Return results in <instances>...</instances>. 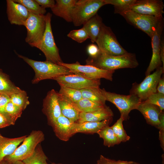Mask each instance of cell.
<instances>
[{"label": "cell", "instance_id": "obj_1", "mask_svg": "<svg viewBox=\"0 0 164 164\" xmlns=\"http://www.w3.org/2000/svg\"><path fill=\"white\" fill-rule=\"evenodd\" d=\"M86 65L108 70L125 68H134L139 65L135 54L128 52L119 56L107 54L100 50L95 57L86 60Z\"/></svg>", "mask_w": 164, "mask_h": 164}, {"label": "cell", "instance_id": "obj_2", "mask_svg": "<svg viewBox=\"0 0 164 164\" xmlns=\"http://www.w3.org/2000/svg\"><path fill=\"white\" fill-rule=\"evenodd\" d=\"M33 69L35 76L32 81V84L47 79H53L59 76L73 74L67 68L50 61H37L26 57L17 54Z\"/></svg>", "mask_w": 164, "mask_h": 164}, {"label": "cell", "instance_id": "obj_3", "mask_svg": "<svg viewBox=\"0 0 164 164\" xmlns=\"http://www.w3.org/2000/svg\"><path fill=\"white\" fill-rule=\"evenodd\" d=\"M44 139V135L43 132L40 130L32 131L12 154L6 156L3 160L7 164L17 161H22L31 156L37 145Z\"/></svg>", "mask_w": 164, "mask_h": 164}, {"label": "cell", "instance_id": "obj_4", "mask_svg": "<svg viewBox=\"0 0 164 164\" xmlns=\"http://www.w3.org/2000/svg\"><path fill=\"white\" fill-rule=\"evenodd\" d=\"M105 5L104 0H79L72 10V22L75 26L83 25Z\"/></svg>", "mask_w": 164, "mask_h": 164}, {"label": "cell", "instance_id": "obj_5", "mask_svg": "<svg viewBox=\"0 0 164 164\" xmlns=\"http://www.w3.org/2000/svg\"><path fill=\"white\" fill-rule=\"evenodd\" d=\"M101 94L106 101L114 104L119 110L121 116L126 121L129 119L130 112L136 109L138 106L142 102L135 95L130 94L124 95L106 91L104 89H100Z\"/></svg>", "mask_w": 164, "mask_h": 164}, {"label": "cell", "instance_id": "obj_6", "mask_svg": "<svg viewBox=\"0 0 164 164\" xmlns=\"http://www.w3.org/2000/svg\"><path fill=\"white\" fill-rule=\"evenodd\" d=\"M46 25V15H37L30 13L24 26L27 31L25 41L31 46L39 49Z\"/></svg>", "mask_w": 164, "mask_h": 164}, {"label": "cell", "instance_id": "obj_7", "mask_svg": "<svg viewBox=\"0 0 164 164\" xmlns=\"http://www.w3.org/2000/svg\"><path fill=\"white\" fill-rule=\"evenodd\" d=\"M95 42L100 51L109 55L119 56L128 53L118 42L111 28L103 23Z\"/></svg>", "mask_w": 164, "mask_h": 164}, {"label": "cell", "instance_id": "obj_8", "mask_svg": "<svg viewBox=\"0 0 164 164\" xmlns=\"http://www.w3.org/2000/svg\"><path fill=\"white\" fill-rule=\"evenodd\" d=\"M120 14L129 23L144 32L151 38L159 23L163 19L139 14L130 9Z\"/></svg>", "mask_w": 164, "mask_h": 164}, {"label": "cell", "instance_id": "obj_9", "mask_svg": "<svg viewBox=\"0 0 164 164\" xmlns=\"http://www.w3.org/2000/svg\"><path fill=\"white\" fill-rule=\"evenodd\" d=\"M52 15L50 12L46 15V28L39 49L44 54L46 61L58 65L63 62L54 39L51 23Z\"/></svg>", "mask_w": 164, "mask_h": 164}, {"label": "cell", "instance_id": "obj_10", "mask_svg": "<svg viewBox=\"0 0 164 164\" xmlns=\"http://www.w3.org/2000/svg\"><path fill=\"white\" fill-rule=\"evenodd\" d=\"M164 71V68L159 67L153 73L146 76L140 83L133 84L130 94L135 95L142 101H145L150 95L157 92L158 82Z\"/></svg>", "mask_w": 164, "mask_h": 164}, {"label": "cell", "instance_id": "obj_11", "mask_svg": "<svg viewBox=\"0 0 164 164\" xmlns=\"http://www.w3.org/2000/svg\"><path fill=\"white\" fill-rule=\"evenodd\" d=\"M58 65L68 68L73 74L90 80H100L104 78L111 81L114 70H108L98 68L91 65H82L77 62L73 63H68L63 62Z\"/></svg>", "mask_w": 164, "mask_h": 164}, {"label": "cell", "instance_id": "obj_12", "mask_svg": "<svg viewBox=\"0 0 164 164\" xmlns=\"http://www.w3.org/2000/svg\"><path fill=\"white\" fill-rule=\"evenodd\" d=\"M60 85L77 90L90 87H99L100 80H90L73 74L63 75L54 78Z\"/></svg>", "mask_w": 164, "mask_h": 164}, {"label": "cell", "instance_id": "obj_13", "mask_svg": "<svg viewBox=\"0 0 164 164\" xmlns=\"http://www.w3.org/2000/svg\"><path fill=\"white\" fill-rule=\"evenodd\" d=\"M164 5L161 0H140L136 1L130 10L142 14L153 16L163 19Z\"/></svg>", "mask_w": 164, "mask_h": 164}, {"label": "cell", "instance_id": "obj_14", "mask_svg": "<svg viewBox=\"0 0 164 164\" xmlns=\"http://www.w3.org/2000/svg\"><path fill=\"white\" fill-rule=\"evenodd\" d=\"M42 111L46 115L48 124L52 127L61 114L57 92L54 89L49 91L44 99Z\"/></svg>", "mask_w": 164, "mask_h": 164}, {"label": "cell", "instance_id": "obj_15", "mask_svg": "<svg viewBox=\"0 0 164 164\" xmlns=\"http://www.w3.org/2000/svg\"><path fill=\"white\" fill-rule=\"evenodd\" d=\"M164 26L163 19L159 23L153 34L151 38L152 49V58L146 70V76L150 74L155 69L160 67L162 62L160 56L161 36Z\"/></svg>", "mask_w": 164, "mask_h": 164}, {"label": "cell", "instance_id": "obj_16", "mask_svg": "<svg viewBox=\"0 0 164 164\" xmlns=\"http://www.w3.org/2000/svg\"><path fill=\"white\" fill-rule=\"evenodd\" d=\"M6 3V12L10 23L24 26L30 12L23 5L14 0H7Z\"/></svg>", "mask_w": 164, "mask_h": 164}, {"label": "cell", "instance_id": "obj_17", "mask_svg": "<svg viewBox=\"0 0 164 164\" xmlns=\"http://www.w3.org/2000/svg\"><path fill=\"white\" fill-rule=\"evenodd\" d=\"M57 97L61 114L71 121L77 122L81 112L75 103L64 95L58 92Z\"/></svg>", "mask_w": 164, "mask_h": 164}, {"label": "cell", "instance_id": "obj_18", "mask_svg": "<svg viewBox=\"0 0 164 164\" xmlns=\"http://www.w3.org/2000/svg\"><path fill=\"white\" fill-rule=\"evenodd\" d=\"M74 123L61 114L52 127L56 136L62 141H68L73 135L72 127Z\"/></svg>", "mask_w": 164, "mask_h": 164}, {"label": "cell", "instance_id": "obj_19", "mask_svg": "<svg viewBox=\"0 0 164 164\" xmlns=\"http://www.w3.org/2000/svg\"><path fill=\"white\" fill-rule=\"evenodd\" d=\"M136 109L142 114L148 124L158 128L160 123L159 116L161 112L158 106L143 101Z\"/></svg>", "mask_w": 164, "mask_h": 164}, {"label": "cell", "instance_id": "obj_20", "mask_svg": "<svg viewBox=\"0 0 164 164\" xmlns=\"http://www.w3.org/2000/svg\"><path fill=\"white\" fill-rule=\"evenodd\" d=\"M112 118L98 122H74L72 127V134L79 132L97 133L105 126L108 125L112 121Z\"/></svg>", "mask_w": 164, "mask_h": 164}, {"label": "cell", "instance_id": "obj_21", "mask_svg": "<svg viewBox=\"0 0 164 164\" xmlns=\"http://www.w3.org/2000/svg\"><path fill=\"white\" fill-rule=\"evenodd\" d=\"M77 0H56L54 6L51 9L53 13L68 22H72L71 13Z\"/></svg>", "mask_w": 164, "mask_h": 164}, {"label": "cell", "instance_id": "obj_22", "mask_svg": "<svg viewBox=\"0 0 164 164\" xmlns=\"http://www.w3.org/2000/svg\"><path fill=\"white\" fill-rule=\"evenodd\" d=\"M113 112L109 108H105L98 111L91 112H80L77 123L84 122H98L112 118Z\"/></svg>", "mask_w": 164, "mask_h": 164}, {"label": "cell", "instance_id": "obj_23", "mask_svg": "<svg viewBox=\"0 0 164 164\" xmlns=\"http://www.w3.org/2000/svg\"><path fill=\"white\" fill-rule=\"evenodd\" d=\"M27 135L10 138L3 136L0 137V162L6 156L12 154Z\"/></svg>", "mask_w": 164, "mask_h": 164}, {"label": "cell", "instance_id": "obj_24", "mask_svg": "<svg viewBox=\"0 0 164 164\" xmlns=\"http://www.w3.org/2000/svg\"><path fill=\"white\" fill-rule=\"evenodd\" d=\"M103 23L102 18L97 13L83 25L92 43L95 42Z\"/></svg>", "mask_w": 164, "mask_h": 164}, {"label": "cell", "instance_id": "obj_25", "mask_svg": "<svg viewBox=\"0 0 164 164\" xmlns=\"http://www.w3.org/2000/svg\"><path fill=\"white\" fill-rule=\"evenodd\" d=\"M22 91L16 86L10 80L9 76L0 69V93L10 96Z\"/></svg>", "mask_w": 164, "mask_h": 164}, {"label": "cell", "instance_id": "obj_26", "mask_svg": "<svg viewBox=\"0 0 164 164\" xmlns=\"http://www.w3.org/2000/svg\"><path fill=\"white\" fill-rule=\"evenodd\" d=\"M97 134L103 139L104 146L112 147L121 143L109 125L104 127Z\"/></svg>", "mask_w": 164, "mask_h": 164}, {"label": "cell", "instance_id": "obj_27", "mask_svg": "<svg viewBox=\"0 0 164 164\" xmlns=\"http://www.w3.org/2000/svg\"><path fill=\"white\" fill-rule=\"evenodd\" d=\"M75 103L81 112H93L101 110L107 106L105 104L83 98Z\"/></svg>", "mask_w": 164, "mask_h": 164}, {"label": "cell", "instance_id": "obj_28", "mask_svg": "<svg viewBox=\"0 0 164 164\" xmlns=\"http://www.w3.org/2000/svg\"><path fill=\"white\" fill-rule=\"evenodd\" d=\"M47 157L44 153L40 144L36 146L33 154L23 160L24 164H48Z\"/></svg>", "mask_w": 164, "mask_h": 164}, {"label": "cell", "instance_id": "obj_29", "mask_svg": "<svg viewBox=\"0 0 164 164\" xmlns=\"http://www.w3.org/2000/svg\"><path fill=\"white\" fill-rule=\"evenodd\" d=\"M99 87H90L80 90L82 98L105 104L106 100L101 94Z\"/></svg>", "mask_w": 164, "mask_h": 164}, {"label": "cell", "instance_id": "obj_30", "mask_svg": "<svg viewBox=\"0 0 164 164\" xmlns=\"http://www.w3.org/2000/svg\"><path fill=\"white\" fill-rule=\"evenodd\" d=\"M136 0H104L105 4L114 5L115 13L120 14L129 10Z\"/></svg>", "mask_w": 164, "mask_h": 164}, {"label": "cell", "instance_id": "obj_31", "mask_svg": "<svg viewBox=\"0 0 164 164\" xmlns=\"http://www.w3.org/2000/svg\"><path fill=\"white\" fill-rule=\"evenodd\" d=\"M23 111L9 101L6 104L5 108L4 115L11 124H15L17 119L20 117Z\"/></svg>", "mask_w": 164, "mask_h": 164}, {"label": "cell", "instance_id": "obj_32", "mask_svg": "<svg viewBox=\"0 0 164 164\" xmlns=\"http://www.w3.org/2000/svg\"><path fill=\"white\" fill-rule=\"evenodd\" d=\"M25 7L31 13L37 15H45L46 9L41 7L35 0H14Z\"/></svg>", "mask_w": 164, "mask_h": 164}, {"label": "cell", "instance_id": "obj_33", "mask_svg": "<svg viewBox=\"0 0 164 164\" xmlns=\"http://www.w3.org/2000/svg\"><path fill=\"white\" fill-rule=\"evenodd\" d=\"M9 96L10 101L15 105L24 110L29 104L26 92L22 90V91L12 94Z\"/></svg>", "mask_w": 164, "mask_h": 164}, {"label": "cell", "instance_id": "obj_34", "mask_svg": "<svg viewBox=\"0 0 164 164\" xmlns=\"http://www.w3.org/2000/svg\"><path fill=\"white\" fill-rule=\"evenodd\" d=\"M124 119L121 117L111 127L118 139L121 142H125L129 140L130 137L127 135L124 130L123 122Z\"/></svg>", "mask_w": 164, "mask_h": 164}, {"label": "cell", "instance_id": "obj_35", "mask_svg": "<svg viewBox=\"0 0 164 164\" xmlns=\"http://www.w3.org/2000/svg\"><path fill=\"white\" fill-rule=\"evenodd\" d=\"M59 93L62 94L72 101L76 103L82 99L81 93L79 90L60 85Z\"/></svg>", "mask_w": 164, "mask_h": 164}, {"label": "cell", "instance_id": "obj_36", "mask_svg": "<svg viewBox=\"0 0 164 164\" xmlns=\"http://www.w3.org/2000/svg\"><path fill=\"white\" fill-rule=\"evenodd\" d=\"M67 36L80 43L84 42L89 38L87 32L83 27L78 29L71 30L67 34Z\"/></svg>", "mask_w": 164, "mask_h": 164}, {"label": "cell", "instance_id": "obj_37", "mask_svg": "<svg viewBox=\"0 0 164 164\" xmlns=\"http://www.w3.org/2000/svg\"><path fill=\"white\" fill-rule=\"evenodd\" d=\"M144 102L158 106L161 112L164 109V94L158 92L153 93L150 95Z\"/></svg>", "mask_w": 164, "mask_h": 164}, {"label": "cell", "instance_id": "obj_38", "mask_svg": "<svg viewBox=\"0 0 164 164\" xmlns=\"http://www.w3.org/2000/svg\"><path fill=\"white\" fill-rule=\"evenodd\" d=\"M160 122L158 127L159 130V139L161 145L164 150V114L163 111L161 112L159 116Z\"/></svg>", "mask_w": 164, "mask_h": 164}, {"label": "cell", "instance_id": "obj_39", "mask_svg": "<svg viewBox=\"0 0 164 164\" xmlns=\"http://www.w3.org/2000/svg\"><path fill=\"white\" fill-rule=\"evenodd\" d=\"M9 101L10 98L9 95L0 93V113L4 114L5 107Z\"/></svg>", "mask_w": 164, "mask_h": 164}, {"label": "cell", "instance_id": "obj_40", "mask_svg": "<svg viewBox=\"0 0 164 164\" xmlns=\"http://www.w3.org/2000/svg\"><path fill=\"white\" fill-rule=\"evenodd\" d=\"M87 51L90 57L94 58L96 57L98 54L100 50L97 46L92 44L89 45L87 48Z\"/></svg>", "mask_w": 164, "mask_h": 164}, {"label": "cell", "instance_id": "obj_41", "mask_svg": "<svg viewBox=\"0 0 164 164\" xmlns=\"http://www.w3.org/2000/svg\"><path fill=\"white\" fill-rule=\"evenodd\" d=\"M38 4L42 8L46 9L53 8L55 4V2L53 0H35Z\"/></svg>", "mask_w": 164, "mask_h": 164}, {"label": "cell", "instance_id": "obj_42", "mask_svg": "<svg viewBox=\"0 0 164 164\" xmlns=\"http://www.w3.org/2000/svg\"><path fill=\"white\" fill-rule=\"evenodd\" d=\"M97 164H116V161L107 158L101 155L97 161Z\"/></svg>", "mask_w": 164, "mask_h": 164}, {"label": "cell", "instance_id": "obj_43", "mask_svg": "<svg viewBox=\"0 0 164 164\" xmlns=\"http://www.w3.org/2000/svg\"><path fill=\"white\" fill-rule=\"evenodd\" d=\"M11 124L6 116L0 113V128L11 125Z\"/></svg>", "mask_w": 164, "mask_h": 164}, {"label": "cell", "instance_id": "obj_44", "mask_svg": "<svg viewBox=\"0 0 164 164\" xmlns=\"http://www.w3.org/2000/svg\"><path fill=\"white\" fill-rule=\"evenodd\" d=\"M157 92L164 94V77H161L159 80L157 87Z\"/></svg>", "mask_w": 164, "mask_h": 164}, {"label": "cell", "instance_id": "obj_45", "mask_svg": "<svg viewBox=\"0 0 164 164\" xmlns=\"http://www.w3.org/2000/svg\"><path fill=\"white\" fill-rule=\"evenodd\" d=\"M160 56L162 63L163 64L162 67L164 68V40H162L161 42Z\"/></svg>", "mask_w": 164, "mask_h": 164}, {"label": "cell", "instance_id": "obj_46", "mask_svg": "<svg viewBox=\"0 0 164 164\" xmlns=\"http://www.w3.org/2000/svg\"><path fill=\"white\" fill-rule=\"evenodd\" d=\"M133 161H128L119 160L116 161V164H132Z\"/></svg>", "mask_w": 164, "mask_h": 164}, {"label": "cell", "instance_id": "obj_47", "mask_svg": "<svg viewBox=\"0 0 164 164\" xmlns=\"http://www.w3.org/2000/svg\"><path fill=\"white\" fill-rule=\"evenodd\" d=\"M10 164H24L23 162L22 161H17L13 163H12Z\"/></svg>", "mask_w": 164, "mask_h": 164}, {"label": "cell", "instance_id": "obj_48", "mask_svg": "<svg viewBox=\"0 0 164 164\" xmlns=\"http://www.w3.org/2000/svg\"><path fill=\"white\" fill-rule=\"evenodd\" d=\"M0 164H7L6 162L4 160H3L0 162Z\"/></svg>", "mask_w": 164, "mask_h": 164}, {"label": "cell", "instance_id": "obj_49", "mask_svg": "<svg viewBox=\"0 0 164 164\" xmlns=\"http://www.w3.org/2000/svg\"><path fill=\"white\" fill-rule=\"evenodd\" d=\"M132 164H140L138 163L137 162L133 161Z\"/></svg>", "mask_w": 164, "mask_h": 164}, {"label": "cell", "instance_id": "obj_50", "mask_svg": "<svg viewBox=\"0 0 164 164\" xmlns=\"http://www.w3.org/2000/svg\"><path fill=\"white\" fill-rule=\"evenodd\" d=\"M51 164H63V163H56L54 162H52L51 163Z\"/></svg>", "mask_w": 164, "mask_h": 164}, {"label": "cell", "instance_id": "obj_51", "mask_svg": "<svg viewBox=\"0 0 164 164\" xmlns=\"http://www.w3.org/2000/svg\"><path fill=\"white\" fill-rule=\"evenodd\" d=\"M2 136L1 135V134H0V137H1Z\"/></svg>", "mask_w": 164, "mask_h": 164}]
</instances>
